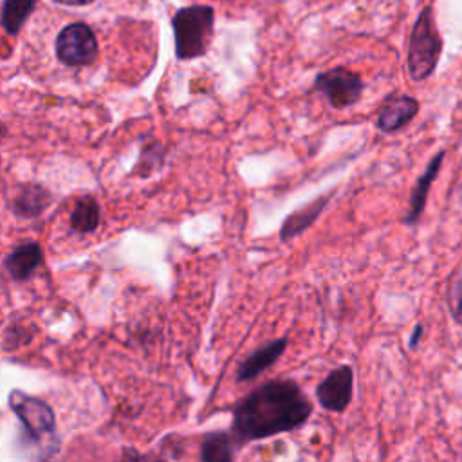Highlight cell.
<instances>
[{
  "instance_id": "1",
  "label": "cell",
  "mask_w": 462,
  "mask_h": 462,
  "mask_svg": "<svg viewBox=\"0 0 462 462\" xmlns=\"http://www.w3.org/2000/svg\"><path fill=\"white\" fill-rule=\"evenodd\" d=\"M312 404L292 379H271L245 393L231 410V431L242 446L303 426Z\"/></svg>"
},
{
  "instance_id": "2",
  "label": "cell",
  "mask_w": 462,
  "mask_h": 462,
  "mask_svg": "<svg viewBox=\"0 0 462 462\" xmlns=\"http://www.w3.org/2000/svg\"><path fill=\"white\" fill-rule=\"evenodd\" d=\"M213 7L189 5L179 9L173 16L175 52L179 60L199 58L206 52L213 32Z\"/></svg>"
},
{
  "instance_id": "3",
  "label": "cell",
  "mask_w": 462,
  "mask_h": 462,
  "mask_svg": "<svg viewBox=\"0 0 462 462\" xmlns=\"http://www.w3.org/2000/svg\"><path fill=\"white\" fill-rule=\"evenodd\" d=\"M442 40L437 32L433 13L430 7L422 9L419 14L411 36H410V51H408V72L413 81L428 79L440 58Z\"/></svg>"
},
{
  "instance_id": "4",
  "label": "cell",
  "mask_w": 462,
  "mask_h": 462,
  "mask_svg": "<svg viewBox=\"0 0 462 462\" xmlns=\"http://www.w3.org/2000/svg\"><path fill=\"white\" fill-rule=\"evenodd\" d=\"M365 83L361 76L345 67H334L319 72L314 79V90L321 92L328 105L343 110L356 105L361 99Z\"/></svg>"
},
{
  "instance_id": "5",
  "label": "cell",
  "mask_w": 462,
  "mask_h": 462,
  "mask_svg": "<svg viewBox=\"0 0 462 462\" xmlns=\"http://www.w3.org/2000/svg\"><path fill=\"white\" fill-rule=\"evenodd\" d=\"M56 54L61 63L81 67L97 56V42L92 29L85 23L67 25L56 38Z\"/></svg>"
},
{
  "instance_id": "6",
  "label": "cell",
  "mask_w": 462,
  "mask_h": 462,
  "mask_svg": "<svg viewBox=\"0 0 462 462\" xmlns=\"http://www.w3.org/2000/svg\"><path fill=\"white\" fill-rule=\"evenodd\" d=\"M354 397V370L350 365H339L330 370L316 386V399L321 408L341 413Z\"/></svg>"
},
{
  "instance_id": "7",
  "label": "cell",
  "mask_w": 462,
  "mask_h": 462,
  "mask_svg": "<svg viewBox=\"0 0 462 462\" xmlns=\"http://www.w3.org/2000/svg\"><path fill=\"white\" fill-rule=\"evenodd\" d=\"M9 402L32 439H42L43 435L52 433L54 415L45 402L34 397H29L18 390H14L9 395Z\"/></svg>"
},
{
  "instance_id": "8",
  "label": "cell",
  "mask_w": 462,
  "mask_h": 462,
  "mask_svg": "<svg viewBox=\"0 0 462 462\" xmlns=\"http://www.w3.org/2000/svg\"><path fill=\"white\" fill-rule=\"evenodd\" d=\"M287 345H289V337L282 336V337L271 339V341L260 345L258 348H254L251 354H247L240 361V365L236 368V381L249 383V381L256 379L260 374L269 370L282 357Z\"/></svg>"
},
{
  "instance_id": "9",
  "label": "cell",
  "mask_w": 462,
  "mask_h": 462,
  "mask_svg": "<svg viewBox=\"0 0 462 462\" xmlns=\"http://www.w3.org/2000/svg\"><path fill=\"white\" fill-rule=\"evenodd\" d=\"M419 101L408 94H395L384 101L375 117V126L383 134H395L402 130L417 114Z\"/></svg>"
},
{
  "instance_id": "10",
  "label": "cell",
  "mask_w": 462,
  "mask_h": 462,
  "mask_svg": "<svg viewBox=\"0 0 462 462\" xmlns=\"http://www.w3.org/2000/svg\"><path fill=\"white\" fill-rule=\"evenodd\" d=\"M444 157H446V150H439L428 162L426 170L422 171V175L415 180L411 191H410V199H408V209L402 217V222L404 224H415L422 213H424V208H426V200H428V195H430V189H431V184L435 182V179L439 177V171H440V166L444 162Z\"/></svg>"
},
{
  "instance_id": "11",
  "label": "cell",
  "mask_w": 462,
  "mask_h": 462,
  "mask_svg": "<svg viewBox=\"0 0 462 462\" xmlns=\"http://www.w3.org/2000/svg\"><path fill=\"white\" fill-rule=\"evenodd\" d=\"M334 193H336V189H330L328 193L319 195L314 200L307 202L305 206L298 208L296 211L289 213L285 217V220L282 222V226H280V240L282 242H291L292 238L303 235L318 220V217L323 213V209L327 208V204H328V200Z\"/></svg>"
},
{
  "instance_id": "12",
  "label": "cell",
  "mask_w": 462,
  "mask_h": 462,
  "mask_svg": "<svg viewBox=\"0 0 462 462\" xmlns=\"http://www.w3.org/2000/svg\"><path fill=\"white\" fill-rule=\"evenodd\" d=\"M244 446L231 430L206 433L200 442V460L204 462H231Z\"/></svg>"
},
{
  "instance_id": "13",
  "label": "cell",
  "mask_w": 462,
  "mask_h": 462,
  "mask_svg": "<svg viewBox=\"0 0 462 462\" xmlns=\"http://www.w3.org/2000/svg\"><path fill=\"white\" fill-rule=\"evenodd\" d=\"M42 258L43 254L38 244H22L5 258V267L14 280H25L42 263Z\"/></svg>"
},
{
  "instance_id": "14",
  "label": "cell",
  "mask_w": 462,
  "mask_h": 462,
  "mask_svg": "<svg viewBox=\"0 0 462 462\" xmlns=\"http://www.w3.org/2000/svg\"><path fill=\"white\" fill-rule=\"evenodd\" d=\"M99 224V208L97 202L92 197H83L76 202L72 215H70V226L74 231L88 233L94 231Z\"/></svg>"
},
{
  "instance_id": "15",
  "label": "cell",
  "mask_w": 462,
  "mask_h": 462,
  "mask_svg": "<svg viewBox=\"0 0 462 462\" xmlns=\"http://www.w3.org/2000/svg\"><path fill=\"white\" fill-rule=\"evenodd\" d=\"M34 0H4L2 5V25L9 34H16L31 14Z\"/></svg>"
},
{
  "instance_id": "16",
  "label": "cell",
  "mask_w": 462,
  "mask_h": 462,
  "mask_svg": "<svg viewBox=\"0 0 462 462\" xmlns=\"http://www.w3.org/2000/svg\"><path fill=\"white\" fill-rule=\"evenodd\" d=\"M45 191L38 186H32V188H27L23 189L22 197L16 200V209L23 215H36L38 211H42V208L45 206Z\"/></svg>"
},
{
  "instance_id": "17",
  "label": "cell",
  "mask_w": 462,
  "mask_h": 462,
  "mask_svg": "<svg viewBox=\"0 0 462 462\" xmlns=\"http://www.w3.org/2000/svg\"><path fill=\"white\" fill-rule=\"evenodd\" d=\"M448 307L453 321L462 327V276H457L448 289Z\"/></svg>"
},
{
  "instance_id": "18",
  "label": "cell",
  "mask_w": 462,
  "mask_h": 462,
  "mask_svg": "<svg viewBox=\"0 0 462 462\" xmlns=\"http://www.w3.org/2000/svg\"><path fill=\"white\" fill-rule=\"evenodd\" d=\"M422 323H417L415 325V328H413V332H411V337H410V348H417L419 346V343H420V339H422Z\"/></svg>"
},
{
  "instance_id": "19",
  "label": "cell",
  "mask_w": 462,
  "mask_h": 462,
  "mask_svg": "<svg viewBox=\"0 0 462 462\" xmlns=\"http://www.w3.org/2000/svg\"><path fill=\"white\" fill-rule=\"evenodd\" d=\"M56 2L65 4V5H87V4H90L94 0H56Z\"/></svg>"
}]
</instances>
